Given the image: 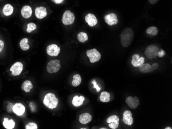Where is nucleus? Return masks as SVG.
<instances>
[{"label": "nucleus", "mask_w": 172, "mask_h": 129, "mask_svg": "<svg viewBox=\"0 0 172 129\" xmlns=\"http://www.w3.org/2000/svg\"><path fill=\"white\" fill-rule=\"evenodd\" d=\"M134 37V33L133 30L131 28H125L120 35L122 45L124 47L129 46L132 43Z\"/></svg>", "instance_id": "nucleus-1"}, {"label": "nucleus", "mask_w": 172, "mask_h": 129, "mask_svg": "<svg viewBox=\"0 0 172 129\" xmlns=\"http://www.w3.org/2000/svg\"><path fill=\"white\" fill-rule=\"evenodd\" d=\"M44 106L50 109H54L58 106V99L56 98L55 95L53 93H48L44 97Z\"/></svg>", "instance_id": "nucleus-2"}, {"label": "nucleus", "mask_w": 172, "mask_h": 129, "mask_svg": "<svg viewBox=\"0 0 172 129\" xmlns=\"http://www.w3.org/2000/svg\"><path fill=\"white\" fill-rule=\"evenodd\" d=\"M60 61L59 60H52L47 64V71L50 74L55 73L59 71L61 65Z\"/></svg>", "instance_id": "nucleus-3"}, {"label": "nucleus", "mask_w": 172, "mask_h": 129, "mask_svg": "<svg viewBox=\"0 0 172 129\" xmlns=\"http://www.w3.org/2000/svg\"><path fill=\"white\" fill-rule=\"evenodd\" d=\"M86 54L92 63L99 61L101 58V54L95 48L87 50Z\"/></svg>", "instance_id": "nucleus-4"}, {"label": "nucleus", "mask_w": 172, "mask_h": 129, "mask_svg": "<svg viewBox=\"0 0 172 129\" xmlns=\"http://www.w3.org/2000/svg\"><path fill=\"white\" fill-rule=\"evenodd\" d=\"M75 21L74 14L70 10H66L64 13L62 18V22L65 25L72 24Z\"/></svg>", "instance_id": "nucleus-5"}, {"label": "nucleus", "mask_w": 172, "mask_h": 129, "mask_svg": "<svg viewBox=\"0 0 172 129\" xmlns=\"http://www.w3.org/2000/svg\"><path fill=\"white\" fill-rule=\"evenodd\" d=\"M159 51V48L155 45H149L147 47L145 54L147 58L149 59L155 58L158 56V53Z\"/></svg>", "instance_id": "nucleus-6"}, {"label": "nucleus", "mask_w": 172, "mask_h": 129, "mask_svg": "<svg viewBox=\"0 0 172 129\" xmlns=\"http://www.w3.org/2000/svg\"><path fill=\"white\" fill-rule=\"evenodd\" d=\"M23 69V65L22 62H17L11 66L10 71L11 72V74L14 76H17L20 75Z\"/></svg>", "instance_id": "nucleus-7"}, {"label": "nucleus", "mask_w": 172, "mask_h": 129, "mask_svg": "<svg viewBox=\"0 0 172 129\" xmlns=\"http://www.w3.org/2000/svg\"><path fill=\"white\" fill-rule=\"evenodd\" d=\"M47 54L50 56H57L60 53V48L56 44H51L47 46Z\"/></svg>", "instance_id": "nucleus-8"}, {"label": "nucleus", "mask_w": 172, "mask_h": 129, "mask_svg": "<svg viewBox=\"0 0 172 129\" xmlns=\"http://www.w3.org/2000/svg\"><path fill=\"white\" fill-rule=\"evenodd\" d=\"M105 22L109 26L116 25L118 23V16L114 13H110L104 17Z\"/></svg>", "instance_id": "nucleus-9"}, {"label": "nucleus", "mask_w": 172, "mask_h": 129, "mask_svg": "<svg viewBox=\"0 0 172 129\" xmlns=\"http://www.w3.org/2000/svg\"><path fill=\"white\" fill-rule=\"evenodd\" d=\"M107 122L111 129H117L119 125V118L116 115H112L107 118Z\"/></svg>", "instance_id": "nucleus-10"}, {"label": "nucleus", "mask_w": 172, "mask_h": 129, "mask_svg": "<svg viewBox=\"0 0 172 129\" xmlns=\"http://www.w3.org/2000/svg\"><path fill=\"white\" fill-rule=\"evenodd\" d=\"M127 105L132 109H135L139 105V99L137 97L129 96L126 99Z\"/></svg>", "instance_id": "nucleus-11"}, {"label": "nucleus", "mask_w": 172, "mask_h": 129, "mask_svg": "<svg viewBox=\"0 0 172 129\" xmlns=\"http://www.w3.org/2000/svg\"><path fill=\"white\" fill-rule=\"evenodd\" d=\"M145 58L143 57H140L138 54H134L132 56L131 64L134 67H139L142 64L144 63Z\"/></svg>", "instance_id": "nucleus-12"}, {"label": "nucleus", "mask_w": 172, "mask_h": 129, "mask_svg": "<svg viewBox=\"0 0 172 129\" xmlns=\"http://www.w3.org/2000/svg\"><path fill=\"white\" fill-rule=\"evenodd\" d=\"M123 122L126 125L131 126L134 123V119L132 118V113L128 110L125 111L123 116Z\"/></svg>", "instance_id": "nucleus-13"}, {"label": "nucleus", "mask_w": 172, "mask_h": 129, "mask_svg": "<svg viewBox=\"0 0 172 129\" xmlns=\"http://www.w3.org/2000/svg\"><path fill=\"white\" fill-rule=\"evenodd\" d=\"M85 21L90 27H94L98 24V22L96 16L91 13L86 16Z\"/></svg>", "instance_id": "nucleus-14"}, {"label": "nucleus", "mask_w": 172, "mask_h": 129, "mask_svg": "<svg viewBox=\"0 0 172 129\" xmlns=\"http://www.w3.org/2000/svg\"><path fill=\"white\" fill-rule=\"evenodd\" d=\"M26 111V107L20 103H17L13 107V112L18 116H21Z\"/></svg>", "instance_id": "nucleus-15"}, {"label": "nucleus", "mask_w": 172, "mask_h": 129, "mask_svg": "<svg viewBox=\"0 0 172 129\" xmlns=\"http://www.w3.org/2000/svg\"><path fill=\"white\" fill-rule=\"evenodd\" d=\"M47 9L44 7L40 6L37 7L35 9V15L39 19H42L47 16Z\"/></svg>", "instance_id": "nucleus-16"}, {"label": "nucleus", "mask_w": 172, "mask_h": 129, "mask_svg": "<svg viewBox=\"0 0 172 129\" xmlns=\"http://www.w3.org/2000/svg\"><path fill=\"white\" fill-rule=\"evenodd\" d=\"M21 13L24 18H29L32 15V9L29 6H24L21 9Z\"/></svg>", "instance_id": "nucleus-17"}, {"label": "nucleus", "mask_w": 172, "mask_h": 129, "mask_svg": "<svg viewBox=\"0 0 172 129\" xmlns=\"http://www.w3.org/2000/svg\"><path fill=\"white\" fill-rule=\"evenodd\" d=\"M92 119V117L90 114L85 113L80 115L79 121L82 124L85 125L91 122Z\"/></svg>", "instance_id": "nucleus-18"}, {"label": "nucleus", "mask_w": 172, "mask_h": 129, "mask_svg": "<svg viewBox=\"0 0 172 129\" xmlns=\"http://www.w3.org/2000/svg\"><path fill=\"white\" fill-rule=\"evenodd\" d=\"M85 100V97L83 96H75L73 97L72 100V104L75 107H78L82 106L83 104V101Z\"/></svg>", "instance_id": "nucleus-19"}, {"label": "nucleus", "mask_w": 172, "mask_h": 129, "mask_svg": "<svg viewBox=\"0 0 172 129\" xmlns=\"http://www.w3.org/2000/svg\"><path fill=\"white\" fill-rule=\"evenodd\" d=\"M3 125L7 129H13L15 128V122L13 119H8V118H4Z\"/></svg>", "instance_id": "nucleus-20"}, {"label": "nucleus", "mask_w": 172, "mask_h": 129, "mask_svg": "<svg viewBox=\"0 0 172 129\" xmlns=\"http://www.w3.org/2000/svg\"><path fill=\"white\" fill-rule=\"evenodd\" d=\"M33 88V84L31 81L26 80L22 84L21 89L26 93H29Z\"/></svg>", "instance_id": "nucleus-21"}, {"label": "nucleus", "mask_w": 172, "mask_h": 129, "mask_svg": "<svg viewBox=\"0 0 172 129\" xmlns=\"http://www.w3.org/2000/svg\"><path fill=\"white\" fill-rule=\"evenodd\" d=\"M14 7L11 4H8L4 6L3 9V13L6 16H9L13 14Z\"/></svg>", "instance_id": "nucleus-22"}, {"label": "nucleus", "mask_w": 172, "mask_h": 129, "mask_svg": "<svg viewBox=\"0 0 172 129\" xmlns=\"http://www.w3.org/2000/svg\"><path fill=\"white\" fill-rule=\"evenodd\" d=\"M28 42H29V39L26 38H23L21 40L20 42V46L23 51H27L29 49L30 46L28 44Z\"/></svg>", "instance_id": "nucleus-23"}, {"label": "nucleus", "mask_w": 172, "mask_h": 129, "mask_svg": "<svg viewBox=\"0 0 172 129\" xmlns=\"http://www.w3.org/2000/svg\"><path fill=\"white\" fill-rule=\"evenodd\" d=\"M152 69V66L149 63H143L139 66V71L142 73L149 72Z\"/></svg>", "instance_id": "nucleus-24"}, {"label": "nucleus", "mask_w": 172, "mask_h": 129, "mask_svg": "<svg viewBox=\"0 0 172 129\" xmlns=\"http://www.w3.org/2000/svg\"><path fill=\"white\" fill-rule=\"evenodd\" d=\"M110 95L107 92H103L100 95V100L103 102H108L110 100Z\"/></svg>", "instance_id": "nucleus-25"}, {"label": "nucleus", "mask_w": 172, "mask_h": 129, "mask_svg": "<svg viewBox=\"0 0 172 129\" xmlns=\"http://www.w3.org/2000/svg\"><path fill=\"white\" fill-rule=\"evenodd\" d=\"M82 82V78L79 74L75 75L73 76V79L72 82L73 86L74 87L78 86H80V84H81Z\"/></svg>", "instance_id": "nucleus-26"}, {"label": "nucleus", "mask_w": 172, "mask_h": 129, "mask_svg": "<svg viewBox=\"0 0 172 129\" xmlns=\"http://www.w3.org/2000/svg\"><path fill=\"white\" fill-rule=\"evenodd\" d=\"M77 39L80 42L84 43L88 40V36L86 33H84V32H80V33H78L77 35Z\"/></svg>", "instance_id": "nucleus-27"}, {"label": "nucleus", "mask_w": 172, "mask_h": 129, "mask_svg": "<svg viewBox=\"0 0 172 129\" xmlns=\"http://www.w3.org/2000/svg\"><path fill=\"white\" fill-rule=\"evenodd\" d=\"M158 33V29L155 26H152L146 29V33L149 35L156 36L157 35Z\"/></svg>", "instance_id": "nucleus-28"}, {"label": "nucleus", "mask_w": 172, "mask_h": 129, "mask_svg": "<svg viewBox=\"0 0 172 129\" xmlns=\"http://www.w3.org/2000/svg\"><path fill=\"white\" fill-rule=\"evenodd\" d=\"M36 28V25L34 23L31 22V23H29L27 24V29H26V31L28 33H31L32 31H35Z\"/></svg>", "instance_id": "nucleus-29"}, {"label": "nucleus", "mask_w": 172, "mask_h": 129, "mask_svg": "<svg viewBox=\"0 0 172 129\" xmlns=\"http://www.w3.org/2000/svg\"><path fill=\"white\" fill-rule=\"evenodd\" d=\"M26 129H37L38 126L34 122H29L26 126Z\"/></svg>", "instance_id": "nucleus-30"}, {"label": "nucleus", "mask_w": 172, "mask_h": 129, "mask_svg": "<svg viewBox=\"0 0 172 129\" xmlns=\"http://www.w3.org/2000/svg\"><path fill=\"white\" fill-rule=\"evenodd\" d=\"M92 83L93 84V87H94V89H96V91H97L98 92H99L100 90H101V88L97 85V84H96L95 80H93L92 81Z\"/></svg>", "instance_id": "nucleus-31"}, {"label": "nucleus", "mask_w": 172, "mask_h": 129, "mask_svg": "<svg viewBox=\"0 0 172 129\" xmlns=\"http://www.w3.org/2000/svg\"><path fill=\"white\" fill-rule=\"evenodd\" d=\"M13 107H14V105L11 103H10L8 104L7 106V111L8 113H11L13 111Z\"/></svg>", "instance_id": "nucleus-32"}, {"label": "nucleus", "mask_w": 172, "mask_h": 129, "mask_svg": "<svg viewBox=\"0 0 172 129\" xmlns=\"http://www.w3.org/2000/svg\"><path fill=\"white\" fill-rule=\"evenodd\" d=\"M165 55V52L163 51V49H160L158 53V56L160 58L163 57Z\"/></svg>", "instance_id": "nucleus-33"}, {"label": "nucleus", "mask_w": 172, "mask_h": 129, "mask_svg": "<svg viewBox=\"0 0 172 129\" xmlns=\"http://www.w3.org/2000/svg\"><path fill=\"white\" fill-rule=\"evenodd\" d=\"M4 43L2 40H0V53L2 52L4 49Z\"/></svg>", "instance_id": "nucleus-34"}, {"label": "nucleus", "mask_w": 172, "mask_h": 129, "mask_svg": "<svg viewBox=\"0 0 172 129\" xmlns=\"http://www.w3.org/2000/svg\"><path fill=\"white\" fill-rule=\"evenodd\" d=\"M159 67V64L157 63H154L152 66V69H151V71H154L155 69H157Z\"/></svg>", "instance_id": "nucleus-35"}, {"label": "nucleus", "mask_w": 172, "mask_h": 129, "mask_svg": "<svg viewBox=\"0 0 172 129\" xmlns=\"http://www.w3.org/2000/svg\"><path fill=\"white\" fill-rule=\"evenodd\" d=\"M53 2H54L56 4H59L64 2V0H51Z\"/></svg>", "instance_id": "nucleus-36"}, {"label": "nucleus", "mask_w": 172, "mask_h": 129, "mask_svg": "<svg viewBox=\"0 0 172 129\" xmlns=\"http://www.w3.org/2000/svg\"><path fill=\"white\" fill-rule=\"evenodd\" d=\"M149 1L150 4H155L157 3L159 1V0H149Z\"/></svg>", "instance_id": "nucleus-37"}, {"label": "nucleus", "mask_w": 172, "mask_h": 129, "mask_svg": "<svg viewBox=\"0 0 172 129\" xmlns=\"http://www.w3.org/2000/svg\"><path fill=\"white\" fill-rule=\"evenodd\" d=\"M165 129H172V128L167 127L166 128H165Z\"/></svg>", "instance_id": "nucleus-38"}, {"label": "nucleus", "mask_w": 172, "mask_h": 129, "mask_svg": "<svg viewBox=\"0 0 172 129\" xmlns=\"http://www.w3.org/2000/svg\"><path fill=\"white\" fill-rule=\"evenodd\" d=\"M101 129H106L107 128H100Z\"/></svg>", "instance_id": "nucleus-39"}]
</instances>
